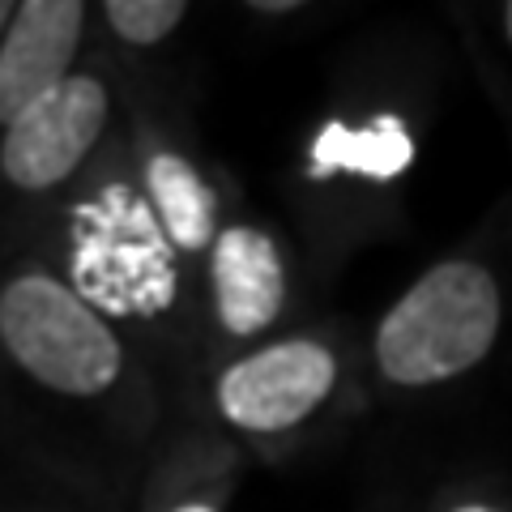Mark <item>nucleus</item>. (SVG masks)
<instances>
[{"label": "nucleus", "instance_id": "obj_1", "mask_svg": "<svg viewBox=\"0 0 512 512\" xmlns=\"http://www.w3.org/2000/svg\"><path fill=\"white\" fill-rule=\"evenodd\" d=\"M500 333V286L474 261H444L380 320L376 363L393 384H440L487 359Z\"/></svg>", "mask_w": 512, "mask_h": 512}, {"label": "nucleus", "instance_id": "obj_2", "mask_svg": "<svg viewBox=\"0 0 512 512\" xmlns=\"http://www.w3.org/2000/svg\"><path fill=\"white\" fill-rule=\"evenodd\" d=\"M0 342L39 384L69 397L103 393L124 363L116 333L47 274H22L0 291Z\"/></svg>", "mask_w": 512, "mask_h": 512}, {"label": "nucleus", "instance_id": "obj_3", "mask_svg": "<svg viewBox=\"0 0 512 512\" xmlns=\"http://www.w3.org/2000/svg\"><path fill=\"white\" fill-rule=\"evenodd\" d=\"M107 124V90L94 77H69L30 103L5 128L0 141V171L18 188H56L69 180L77 163L90 154Z\"/></svg>", "mask_w": 512, "mask_h": 512}, {"label": "nucleus", "instance_id": "obj_4", "mask_svg": "<svg viewBox=\"0 0 512 512\" xmlns=\"http://www.w3.org/2000/svg\"><path fill=\"white\" fill-rule=\"evenodd\" d=\"M338 363L316 342H278L252 359H239L218 384L222 414L244 431H282L325 402Z\"/></svg>", "mask_w": 512, "mask_h": 512}, {"label": "nucleus", "instance_id": "obj_5", "mask_svg": "<svg viewBox=\"0 0 512 512\" xmlns=\"http://www.w3.org/2000/svg\"><path fill=\"white\" fill-rule=\"evenodd\" d=\"M82 22L86 5L77 0H30L13 13L0 39V124L5 128L47 90L69 82Z\"/></svg>", "mask_w": 512, "mask_h": 512}, {"label": "nucleus", "instance_id": "obj_6", "mask_svg": "<svg viewBox=\"0 0 512 512\" xmlns=\"http://www.w3.org/2000/svg\"><path fill=\"white\" fill-rule=\"evenodd\" d=\"M214 295L218 316L235 338L265 329L282 312L286 278L278 248L252 227H227L214 244Z\"/></svg>", "mask_w": 512, "mask_h": 512}, {"label": "nucleus", "instance_id": "obj_7", "mask_svg": "<svg viewBox=\"0 0 512 512\" xmlns=\"http://www.w3.org/2000/svg\"><path fill=\"white\" fill-rule=\"evenodd\" d=\"M410 158H414V146H410L406 128L393 116H380L363 133L333 120L312 146V171L316 175L359 171V175H372V180H393L397 171L410 167Z\"/></svg>", "mask_w": 512, "mask_h": 512}, {"label": "nucleus", "instance_id": "obj_8", "mask_svg": "<svg viewBox=\"0 0 512 512\" xmlns=\"http://www.w3.org/2000/svg\"><path fill=\"white\" fill-rule=\"evenodd\" d=\"M150 188L158 201L171 239L188 252H201L214 239V197L192 163L180 154H154L150 158Z\"/></svg>", "mask_w": 512, "mask_h": 512}, {"label": "nucleus", "instance_id": "obj_9", "mask_svg": "<svg viewBox=\"0 0 512 512\" xmlns=\"http://www.w3.org/2000/svg\"><path fill=\"white\" fill-rule=\"evenodd\" d=\"M103 13L124 43L150 47V43H163L188 18V5L184 0H111Z\"/></svg>", "mask_w": 512, "mask_h": 512}, {"label": "nucleus", "instance_id": "obj_10", "mask_svg": "<svg viewBox=\"0 0 512 512\" xmlns=\"http://www.w3.org/2000/svg\"><path fill=\"white\" fill-rule=\"evenodd\" d=\"M261 13H282V9H295L291 0H261V5H256Z\"/></svg>", "mask_w": 512, "mask_h": 512}, {"label": "nucleus", "instance_id": "obj_11", "mask_svg": "<svg viewBox=\"0 0 512 512\" xmlns=\"http://www.w3.org/2000/svg\"><path fill=\"white\" fill-rule=\"evenodd\" d=\"M13 13H18V9H13V5H9V0H0V35H5V30H9V22H13Z\"/></svg>", "mask_w": 512, "mask_h": 512}, {"label": "nucleus", "instance_id": "obj_12", "mask_svg": "<svg viewBox=\"0 0 512 512\" xmlns=\"http://www.w3.org/2000/svg\"><path fill=\"white\" fill-rule=\"evenodd\" d=\"M504 35H508V43H512V5H504Z\"/></svg>", "mask_w": 512, "mask_h": 512}, {"label": "nucleus", "instance_id": "obj_13", "mask_svg": "<svg viewBox=\"0 0 512 512\" xmlns=\"http://www.w3.org/2000/svg\"><path fill=\"white\" fill-rule=\"evenodd\" d=\"M175 512H214V508H205V504H184V508H175Z\"/></svg>", "mask_w": 512, "mask_h": 512}, {"label": "nucleus", "instance_id": "obj_14", "mask_svg": "<svg viewBox=\"0 0 512 512\" xmlns=\"http://www.w3.org/2000/svg\"><path fill=\"white\" fill-rule=\"evenodd\" d=\"M457 512H495V508H483V504H466V508H457Z\"/></svg>", "mask_w": 512, "mask_h": 512}]
</instances>
